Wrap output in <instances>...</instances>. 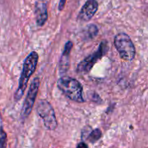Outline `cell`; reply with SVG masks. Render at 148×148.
<instances>
[{"label":"cell","instance_id":"obj_1","mask_svg":"<svg viewBox=\"0 0 148 148\" xmlns=\"http://www.w3.org/2000/svg\"><path fill=\"white\" fill-rule=\"evenodd\" d=\"M38 59L39 56L37 52L32 51L25 59L23 62V71L19 79L18 88L14 95V99L15 102L20 101L24 95L25 91L27 86V82L36 71Z\"/></svg>","mask_w":148,"mask_h":148},{"label":"cell","instance_id":"obj_2","mask_svg":"<svg viewBox=\"0 0 148 148\" xmlns=\"http://www.w3.org/2000/svg\"><path fill=\"white\" fill-rule=\"evenodd\" d=\"M57 87L62 93L71 101L84 103L83 88L77 79L68 76H64L57 81Z\"/></svg>","mask_w":148,"mask_h":148},{"label":"cell","instance_id":"obj_3","mask_svg":"<svg viewBox=\"0 0 148 148\" xmlns=\"http://www.w3.org/2000/svg\"><path fill=\"white\" fill-rule=\"evenodd\" d=\"M114 46L122 60L132 62L135 57V47L127 33H119L116 35L114 37Z\"/></svg>","mask_w":148,"mask_h":148},{"label":"cell","instance_id":"obj_4","mask_svg":"<svg viewBox=\"0 0 148 148\" xmlns=\"http://www.w3.org/2000/svg\"><path fill=\"white\" fill-rule=\"evenodd\" d=\"M108 50V46L107 40H103L100 43L98 49L93 53L85 58L82 62L78 64L77 66V72L79 74H88L90 72L94 65L98 60L103 57L104 55Z\"/></svg>","mask_w":148,"mask_h":148},{"label":"cell","instance_id":"obj_5","mask_svg":"<svg viewBox=\"0 0 148 148\" xmlns=\"http://www.w3.org/2000/svg\"><path fill=\"white\" fill-rule=\"evenodd\" d=\"M38 114L43 119L45 127L47 130L53 131L58 125L55 111L52 106L48 101L44 99L40 100L36 108Z\"/></svg>","mask_w":148,"mask_h":148},{"label":"cell","instance_id":"obj_6","mask_svg":"<svg viewBox=\"0 0 148 148\" xmlns=\"http://www.w3.org/2000/svg\"><path fill=\"white\" fill-rule=\"evenodd\" d=\"M39 86H40V79L38 77H35L29 87L28 92L22 108L21 116L23 119L28 117L33 110L36 96L38 92Z\"/></svg>","mask_w":148,"mask_h":148},{"label":"cell","instance_id":"obj_7","mask_svg":"<svg viewBox=\"0 0 148 148\" xmlns=\"http://www.w3.org/2000/svg\"><path fill=\"white\" fill-rule=\"evenodd\" d=\"M98 10L97 0H88L84 4L78 14V19L81 21L87 22L93 17Z\"/></svg>","mask_w":148,"mask_h":148},{"label":"cell","instance_id":"obj_8","mask_svg":"<svg viewBox=\"0 0 148 148\" xmlns=\"http://www.w3.org/2000/svg\"><path fill=\"white\" fill-rule=\"evenodd\" d=\"M34 8L36 24L38 27H42L48 20L47 1L46 0H37Z\"/></svg>","mask_w":148,"mask_h":148},{"label":"cell","instance_id":"obj_9","mask_svg":"<svg viewBox=\"0 0 148 148\" xmlns=\"http://www.w3.org/2000/svg\"><path fill=\"white\" fill-rule=\"evenodd\" d=\"M73 43L71 40H68L64 45L63 53L59 64V69L60 74L66 73L69 69L70 66V53L72 48H73Z\"/></svg>","mask_w":148,"mask_h":148},{"label":"cell","instance_id":"obj_10","mask_svg":"<svg viewBox=\"0 0 148 148\" xmlns=\"http://www.w3.org/2000/svg\"><path fill=\"white\" fill-rule=\"evenodd\" d=\"M98 33V28L95 24H90L84 29L82 32L83 38L85 40H91L95 38Z\"/></svg>","mask_w":148,"mask_h":148},{"label":"cell","instance_id":"obj_11","mask_svg":"<svg viewBox=\"0 0 148 148\" xmlns=\"http://www.w3.org/2000/svg\"><path fill=\"white\" fill-rule=\"evenodd\" d=\"M101 137H102V132H101V130L100 129H95V130H91V132L88 135L87 140H88V141L90 143L94 144L98 140H99L101 138Z\"/></svg>","mask_w":148,"mask_h":148},{"label":"cell","instance_id":"obj_12","mask_svg":"<svg viewBox=\"0 0 148 148\" xmlns=\"http://www.w3.org/2000/svg\"><path fill=\"white\" fill-rule=\"evenodd\" d=\"M7 135L4 130V127L0 124V147H4L7 146Z\"/></svg>","mask_w":148,"mask_h":148},{"label":"cell","instance_id":"obj_13","mask_svg":"<svg viewBox=\"0 0 148 148\" xmlns=\"http://www.w3.org/2000/svg\"><path fill=\"white\" fill-rule=\"evenodd\" d=\"M66 0H59V6H58V9L59 11H62L65 7V4H66Z\"/></svg>","mask_w":148,"mask_h":148},{"label":"cell","instance_id":"obj_14","mask_svg":"<svg viewBox=\"0 0 148 148\" xmlns=\"http://www.w3.org/2000/svg\"><path fill=\"white\" fill-rule=\"evenodd\" d=\"M77 147H88V145L86 144V143H83V142H82V143H79V144L77 145Z\"/></svg>","mask_w":148,"mask_h":148}]
</instances>
